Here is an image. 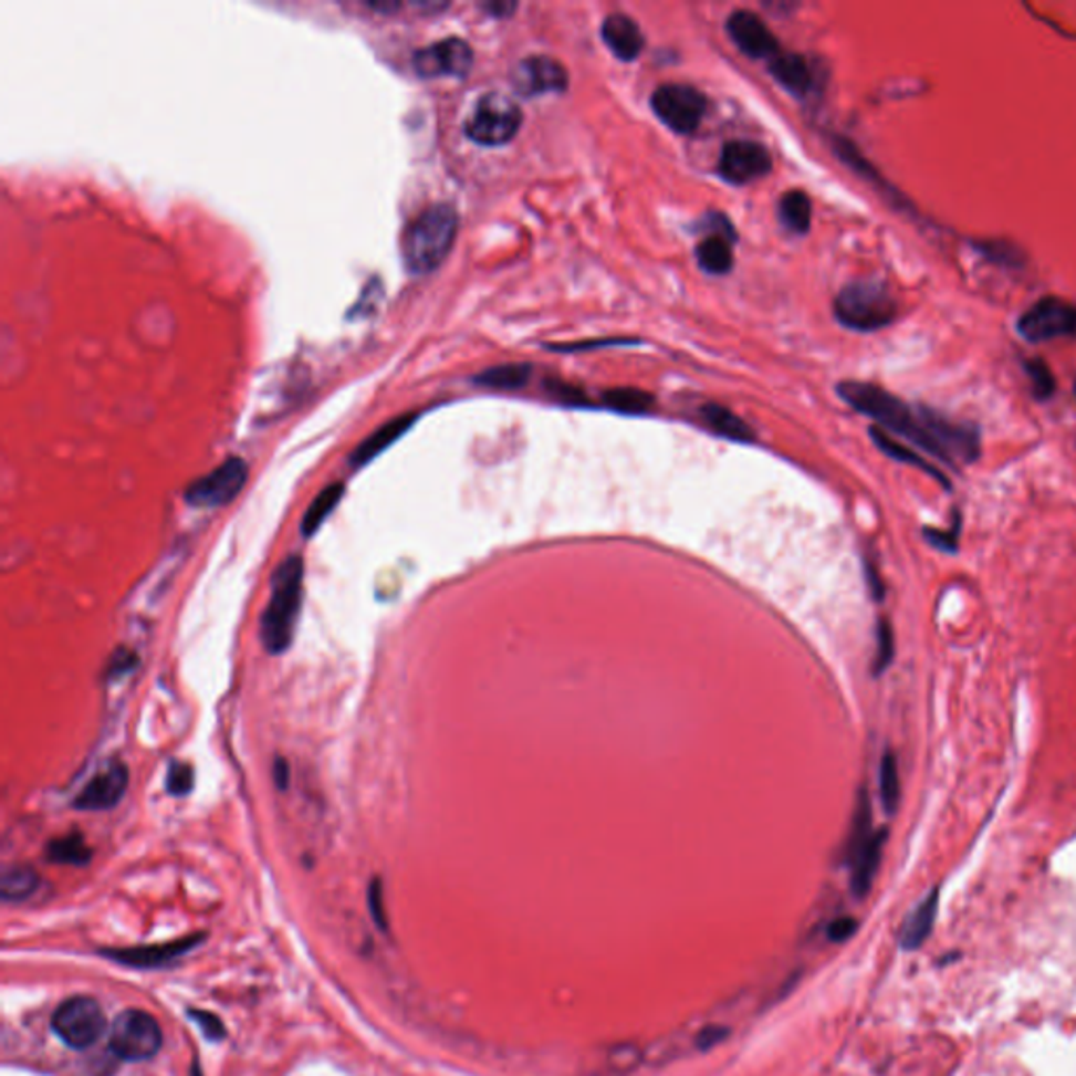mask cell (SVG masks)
<instances>
[{
  "instance_id": "6da1fadb",
  "label": "cell",
  "mask_w": 1076,
  "mask_h": 1076,
  "mask_svg": "<svg viewBox=\"0 0 1076 1076\" xmlns=\"http://www.w3.org/2000/svg\"><path fill=\"white\" fill-rule=\"evenodd\" d=\"M837 394L854 410L879 422L889 436L905 438L944 464H970L980 457V431L971 422L952 421L931 408L912 406L884 387L863 380L839 383Z\"/></svg>"
},
{
  "instance_id": "7a4b0ae2",
  "label": "cell",
  "mask_w": 1076,
  "mask_h": 1076,
  "mask_svg": "<svg viewBox=\"0 0 1076 1076\" xmlns=\"http://www.w3.org/2000/svg\"><path fill=\"white\" fill-rule=\"evenodd\" d=\"M459 232V212L452 205H431L419 212L401 238L404 263L412 274L438 270Z\"/></svg>"
},
{
  "instance_id": "3957f363",
  "label": "cell",
  "mask_w": 1076,
  "mask_h": 1076,
  "mask_svg": "<svg viewBox=\"0 0 1076 1076\" xmlns=\"http://www.w3.org/2000/svg\"><path fill=\"white\" fill-rule=\"evenodd\" d=\"M305 566L299 555L284 560L272 576L268 608L261 616V641L270 655H284L295 639Z\"/></svg>"
},
{
  "instance_id": "277c9868",
  "label": "cell",
  "mask_w": 1076,
  "mask_h": 1076,
  "mask_svg": "<svg viewBox=\"0 0 1076 1076\" xmlns=\"http://www.w3.org/2000/svg\"><path fill=\"white\" fill-rule=\"evenodd\" d=\"M835 317L856 333H875L896 322L898 301L884 282L858 280L847 284L833 303Z\"/></svg>"
},
{
  "instance_id": "5b68a950",
  "label": "cell",
  "mask_w": 1076,
  "mask_h": 1076,
  "mask_svg": "<svg viewBox=\"0 0 1076 1076\" xmlns=\"http://www.w3.org/2000/svg\"><path fill=\"white\" fill-rule=\"evenodd\" d=\"M522 107L503 93H488L478 100L464 123V133L480 146H505L522 127Z\"/></svg>"
},
{
  "instance_id": "8992f818",
  "label": "cell",
  "mask_w": 1076,
  "mask_h": 1076,
  "mask_svg": "<svg viewBox=\"0 0 1076 1076\" xmlns=\"http://www.w3.org/2000/svg\"><path fill=\"white\" fill-rule=\"evenodd\" d=\"M51 1028L67 1047L86 1049L102 1038L106 1031V1015L95 999L72 996L53 1013Z\"/></svg>"
},
{
  "instance_id": "52a82bcc",
  "label": "cell",
  "mask_w": 1076,
  "mask_h": 1076,
  "mask_svg": "<svg viewBox=\"0 0 1076 1076\" xmlns=\"http://www.w3.org/2000/svg\"><path fill=\"white\" fill-rule=\"evenodd\" d=\"M1015 328L1028 343L1076 337V305L1059 296H1043L1017 317Z\"/></svg>"
},
{
  "instance_id": "ba28073f",
  "label": "cell",
  "mask_w": 1076,
  "mask_h": 1076,
  "mask_svg": "<svg viewBox=\"0 0 1076 1076\" xmlns=\"http://www.w3.org/2000/svg\"><path fill=\"white\" fill-rule=\"evenodd\" d=\"M109 1047L125 1062H146L160 1052L163 1031L148 1013L128 1010L112 1024Z\"/></svg>"
},
{
  "instance_id": "9c48e42d",
  "label": "cell",
  "mask_w": 1076,
  "mask_h": 1076,
  "mask_svg": "<svg viewBox=\"0 0 1076 1076\" xmlns=\"http://www.w3.org/2000/svg\"><path fill=\"white\" fill-rule=\"evenodd\" d=\"M249 478V464L240 457H230L226 463L212 469L211 473L191 482L184 497L188 505L198 509H215V506L230 505L233 499L242 492Z\"/></svg>"
},
{
  "instance_id": "30bf717a",
  "label": "cell",
  "mask_w": 1076,
  "mask_h": 1076,
  "mask_svg": "<svg viewBox=\"0 0 1076 1076\" xmlns=\"http://www.w3.org/2000/svg\"><path fill=\"white\" fill-rule=\"evenodd\" d=\"M652 109L673 133L690 135L704 118L707 97L694 86L662 85L652 95Z\"/></svg>"
},
{
  "instance_id": "8fae6325",
  "label": "cell",
  "mask_w": 1076,
  "mask_h": 1076,
  "mask_svg": "<svg viewBox=\"0 0 1076 1076\" xmlns=\"http://www.w3.org/2000/svg\"><path fill=\"white\" fill-rule=\"evenodd\" d=\"M415 72L422 79H438V76H467L473 65V49L463 39H443L438 43L427 44L419 49L412 58Z\"/></svg>"
},
{
  "instance_id": "7c38bea8",
  "label": "cell",
  "mask_w": 1076,
  "mask_h": 1076,
  "mask_svg": "<svg viewBox=\"0 0 1076 1076\" xmlns=\"http://www.w3.org/2000/svg\"><path fill=\"white\" fill-rule=\"evenodd\" d=\"M772 154L758 142L737 139L725 144L719 158V175L734 186H746L770 175L772 170Z\"/></svg>"
},
{
  "instance_id": "4fadbf2b",
  "label": "cell",
  "mask_w": 1076,
  "mask_h": 1076,
  "mask_svg": "<svg viewBox=\"0 0 1076 1076\" xmlns=\"http://www.w3.org/2000/svg\"><path fill=\"white\" fill-rule=\"evenodd\" d=\"M128 788V767L121 761L104 765L83 791L74 797V807L83 812H106L116 807Z\"/></svg>"
},
{
  "instance_id": "5bb4252c",
  "label": "cell",
  "mask_w": 1076,
  "mask_h": 1076,
  "mask_svg": "<svg viewBox=\"0 0 1076 1076\" xmlns=\"http://www.w3.org/2000/svg\"><path fill=\"white\" fill-rule=\"evenodd\" d=\"M513 86L524 97L562 93L568 88V72L550 55H532L515 65Z\"/></svg>"
},
{
  "instance_id": "9a60e30c",
  "label": "cell",
  "mask_w": 1076,
  "mask_h": 1076,
  "mask_svg": "<svg viewBox=\"0 0 1076 1076\" xmlns=\"http://www.w3.org/2000/svg\"><path fill=\"white\" fill-rule=\"evenodd\" d=\"M728 34L732 39V43L739 46L740 51L753 60H763V58H776L781 53V44H779V39L772 34V30L763 23L760 15L751 13V11H734L730 18H728Z\"/></svg>"
},
{
  "instance_id": "2e32d148",
  "label": "cell",
  "mask_w": 1076,
  "mask_h": 1076,
  "mask_svg": "<svg viewBox=\"0 0 1076 1076\" xmlns=\"http://www.w3.org/2000/svg\"><path fill=\"white\" fill-rule=\"evenodd\" d=\"M602 39L620 62H634L646 46L641 28L629 15L623 13H614L604 20Z\"/></svg>"
},
{
  "instance_id": "e0dca14e",
  "label": "cell",
  "mask_w": 1076,
  "mask_h": 1076,
  "mask_svg": "<svg viewBox=\"0 0 1076 1076\" xmlns=\"http://www.w3.org/2000/svg\"><path fill=\"white\" fill-rule=\"evenodd\" d=\"M770 72L795 97L809 95L818 85V70H814V64L797 53H779L772 58Z\"/></svg>"
},
{
  "instance_id": "ac0fdd59",
  "label": "cell",
  "mask_w": 1076,
  "mask_h": 1076,
  "mask_svg": "<svg viewBox=\"0 0 1076 1076\" xmlns=\"http://www.w3.org/2000/svg\"><path fill=\"white\" fill-rule=\"evenodd\" d=\"M886 830L873 833L865 844L849 854L852 860V889L856 896H866L873 886V879L877 875V868L881 865V854L886 845Z\"/></svg>"
},
{
  "instance_id": "d6986e66",
  "label": "cell",
  "mask_w": 1076,
  "mask_h": 1076,
  "mask_svg": "<svg viewBox=\"0 0 1076 1076\" xmlns=\"http://www.w3.org/2000/svg\"><path fill=\"white\" fill-rule=\"evenodd\" d=\"M870 438H873V442L877 443V448H879L881 452H886L889 459L900 461V463L910 464V467H917V469H921L923 473L931 476V478H933L938 484H942L944 488H950L949 478L944 476V471H940L936 464H931L929 461H926V459H923L921 455H917L912 448H908V446H905V443L898 442L894 436H889V433L884 431L881 427H873V429H870Z\"/></svg>"
},
{
  "instance_id": "ffe728a7",
  "label": "cell",
  "mask_w": 1076,
  "mask_h": 1076,
  "mask_svg": "<svg viewBox=\"0 0 1076 1076\" xmlns=\"http://www.w3.org/2000/svg\"><path fill=\"white\" fill-rule=\"evenodd\" d=\"M412 422H415V415H406V417H398V419L383 425L373 436H368L364 442L359 443L356 452L352 455L349 463L354 467L370 463L375 457H379L385 448H389L391 443L396 442L401 433H406Z\"/></svg>"
},
{
  "instance_id": "44dd1931",
  "label": "cell",
  "mask_w": 1076,
  "mask_h": 1076,
  "mask_svg": "<svg viewBox=\"0 0 1076 1076\" xmlns=\"http://www.w3.org/2000/svg\"><path fill=\"white\" fill-rule=\"evenodd\" d=\"M697 261L707 274H728L734 265L732 240L719 233H709L697 247Z\"/></svg>"
},
{
  "instance_id": "7402d4cb",
  "label": "cell",
  "mask_w": 1076,
  "mask_h": 1076,
  "mask_svg": "<svg viewBox=\"0 0 1076 1076\" xmlns=\"http://www.w3.org/2000/svg\"><path fill=\"white\" fill-rule=\"evenodd\" d=\"M700 412H702L704 422L718 436H723V438L734 440V442H753L755 440L753 429L746 422L742 421L739 415H734L732 410H728L725 406H721V404H707Z\"/></svg>"
},
{
  "instance_id": "603a6c76",
  "label": "cell",
  "mask_w": 1076,
  "mask_h": 1076,
  "mask_svg": "<svg viewBox=\"0 0 1076 1076\" xmlns=\"http://www.w3.org/2000/svg\"><path fill=\"white\" fill-rule=\"evenodd\" d=\"M781 221L795 233H805L812 226V200L802 190L786 191L779 202Z\"/></svg>"
},
{
  "instance_id": "cb8c5ba5",
  "label": "cell",
  "mask_w": 1076,
  "mask_h": 1076,
  "mask_svg": "<svg viewBox=\"0 0 1076 1076\" xmlns=\"http://www.w3.org/2000/svg\"><path fill=\"white\" fill-rule=\"evenodd\" d=\"M936 912H938V889H933L928 898L917 907V910L908 917L907 926L902 931V947L905 949H917L926 940L929 929L933 926Z\"/></svg>"
},
{
  "instance_id": "d4e9b609",
  "label": "cell",
  "mask_w": 1076,
  "mask_h": 1076,
  "mask_svg": "<svg viewBox=\"0 0 1076 1076\" xmlns=\"http://www.w3.org/2000/svg\"><path fill=\"white\" fill-rule=\"evenodd\" d=\"M343 492H345V485L331 484L317 494L314 503L307 506V513L303 515V522H301V534L303 536L310 539V536L316 534L320 526L326 522V518L333 513V509L341 503Z\"/></svg>"
},
{
  "instance_id": "484cf974",
  "label": "cell",
  "mask_w": 1076,
  "mask_h": 1076,
  "mask_svg": "<svg viewBox=\"0 0 1076 1076\" xmlns=\"http://www.w3.org/2000/svg\"><path fill=\"white\" fill-rule=\"evenodd\" d=\"M39 887V875L30 866L4 868L0 879V896L4 902H20L32 896Z\"/></svg>"
},
{
  "instance_id": "4316f807",
  "label": "cell",
  "mask_w": 1076,
  "mask_h": 1076,
  "mask_svg": "<svg viewBox=\"0 0 1076 1076\" xmlns=\"http://www.w3.org/2000/svg\"><path fill=\"white\" fill-rule=\"evenodd\" d=\"M532 375L530 364H501L494 368H488L482 375L476 377V383L490 389H522Z\"/></svg>"
},
{
  "instance_id": "83f0119b",
  "label": "cell",
  "mask_w": 1076,
  "mask_h": 1076,
  "mask_svg": "<svg viewBox=\"0 0 1076 1076\" xmlns=\"http://www.w3.org/2000/svg\"><path fill=\"white\" fill-rule=\"evenodd\" d=\"M900 770L898 760L891 751H887L879 763V800L887 816H894L900 805Z\"/></svg>"
},
{
  "instance_id": "f1b7e54d",
  "label": "cell",
  "mask_w": 1076,
  "mask_h": 1076,
  "mask_svg": "<svg viewBox=\"0 0 1076 1076\" xmlns=\"http://www.w3.org/2000/svg\"><path fill=\"white\" fill-rule=\"evenodd\" d=\"M46 858L55 865L85 866L91 860V847L81 835H65L46 845Z\"/></svg>"
},
{
  "instance_id": "f546056e",
  "label": "cell",
  "mask_w": 1076,
  "mask_h": 1076,
  "mask_svg": "<svg viewBox=\"0 0 1076 1076\" xmlns=\"http://www.w3.org/2000/svg\"><path fill=\"white\" fill-rule=\"evenodd\" d=\"M604 401L618 410V412H629V415H639V412H646L648 408H652L655 404V398L641 389H610L604 394Z\"/></svg>"
},
{
  "instance_id": "4dcf8cb0",
  "label": "cell",
  "mask_w": 1076,
  "mask_h": 1076,
  "mask_svg": "<svg viewBox=\"0 0 1076 1076\" xmlns=\"http://www.w3.org/2000/svg\"><path fill=\"white\" fill-rule=\"evenodd\" d=\"M894 655H896L894 629H891L889 620L881 618L877 623V652H875V658H873V671H875V676L886 673L889 665L894 662Z\"/></svg>"
},
{
  "instance_id": "1f68e13d",
  "label": "cell",
  "mask_w": 1076,
  "mask_h": 1076,
  "mask_svg": "<svg viewBox=\"0 0 1076 1076\" xmlns=\"http://www.w3.org/2000/svg\"><path fill=\"white\" fill-rule=\"evenodd\" d=\"M1024 370L1031 379L1034 398L1036 400H1049L1055 394V379L1049 366L1043 359H1031V362L1024 364Z\"/></svg>"
},
{
  "instance_id": "d6a6232c",
  "label": "cell",
  "mask_w": 1076,
  "mask_h": 1076,
  "mask_svg": "<svg viewBox=\"0 0 1076 1076\" xmlns=\"http://www.w3.org/2000/svg\"><path fill=\"white\" fill-rule=\"evenodd\" d=\"M194 788V770L188 763L175 761L170 763L169 774H167V791L173 797H186Z\"/></svg>"
},
{
  "instance_id": "836d02e7",
  "label": "cell",
  "mask_w": 1076,
  "mask_h": 1076,
  "mask_svg": "<svg viewBox=\"0 0 1076 1076\" xmlns=\"http://www.w3.org/2000/svg\"><path fill=\"white\" fill-rule=\"evenodd\" d=\"M923 536L928 539L929 545L933 550L944 551V553H954L957 547H959V524L954 522V526L950 530H938V527H926L923 530Z\"/></svg>"
},
{
  "instance_id": "e575fe53",
  "label": "cell",
  "mask_w": 1076,
  "mask_h": 1076,
  "mask_svg": "<svg viewBox=\"0 0 1076 1076\" xmlns=\"http://www.w3.org/2000/svg\"><path fill=\"white\" fill-rule=\"evenodd\" d=\"M137 667V656L133 655L127 648H118L107 667V677H123L128 671Z\"/></svg>"
},
{
  "instance_id": "d590c367",
  "label": "cell",
  "mask_w": 1076,
  "mask_h": 1076,
  "mask_svg": "<svg viewBox=\"0 0 1076 1076\" xmlns=\"http://www.w3.org/2000/svg\"><path fill=\"white\" fill-rule=\"evenodd\" d=\"M191 1017L200 1024V1031H205L209 1038H221L223 1036V1024L212 1013L191 1012Z\"/></svg>"
},
{
  "instance_id": "8d00e7d4",
  "label": "cell",
  "mask_w": 1076,
  "mask_h": 1076,
  "mask_svg": "<svg viewBox=\"0 0 1076 1076\" xmlns=\"http://www.w3.org/2000/svg\"><path fill=\"white\" fill-rule=\"evenodd\" d=\"M856 928H858V923L852 917H842V919H837V921L830 923L828 938L835 940V942H844L849 936H854Z\"/></svg>"
},
{
  "instance_id": "74e56055",
  "label": "cell",
  "mask_w": 1076,
  "mask_h": 1076,
  "mask_svg": "<svg viewBox=\"0 0 1076 1076\" xmlns=\"http://www.w3.org/2000/svg\"><path fill=\"white\" fill-rule=\"evenodd\" d=\"M368 905H370V912L377 919V923H379L380 928H385V919H383V894H380L379 879H375L373 886L368 887Z\"/></svg>"
},
{
  "instance_id": "f35d334b",
  "label": "cell",
  "mask_w": 1076,
  "mask_h": 1076,
  "mask_svg": "<svg viewBox=\"0 0 1076 1076\" xmlns=\"http://www.w3.org/2000/svg\"><path fill=\"white\" fill-rule=\"evenodd\" d=\"M866 578H868V589H870L873 599L881 602V599H884V595H886V587H884V583H881L879 572H877V568L873 566V562H866Z\"/></svg>"
},
{
  "instance_id": "ab89813d",
  "label": "cell",
  "mask_w": 1076,
  "mask_h": 1076,
  "mask_svg": "<svg viewBox=\"0 0 1076 1076\" xmlns=\"http://www.w3.org/2000/svg\"><path fill=\"white\" fill-rule=\"evenodd\" d=\"M728 1036V1028H719V1026H709L704 1028L700 1036H698V1045L700 1047H711V1045H718L721 1038Z\"/></svg>"
},
{
  "instance_id": "60d3db41",
  "label": "cell",
  "mask_w": 1076,
  "mask_h": 1076,
  "mask_svg": "<svg viewBox=\"0 0 1076 1076\" xmlns=\"http://www.w3.org/2000/svg\"><path fill=\"white\" fill-rule=\"evenodd\" d=\"M289 781H291V767H289V761L278 758L274 761V782L278 788H286L289 786Z\"/></svg>"
},
{
  "instance_id": "b9f144b4",
  "label": "cell",
  "mask_w": 1076,
  "mask_h": 1076,
  "mask_svg": "<svg viewBox=\"0 0 1076 1076\" xmlns=\"http://www.w3.org/2000/svg\"><path fill=\"white\" fill-rule=\"evenodd\" d=\"M631 341H593V343H576V345H551L553 349H585V347H602V345H629Z\"/></svg>"
},
{
  "instance_id": "7bdbcfd3",
  "label": "cell",
  "mask_w": 1076,
  "mask_h": 1076,
  "mask_svg": "<svg viewBox=\"0 0 1076 1076\" xmlns=\"http://www.w3.org/2000/svg\"><path fill=\"white\" fill-rule=\"evenodd\" d=\"M484 9L497 18H506L518 9V4L515 2H490V4H484Z\"/></svg>"
},
{
  "instance_id": "ee69618b",
  "label": "cell",
  "mask_w": 1076,
  "mask_h": 1076,
  "mask_svg": "<svg viewBox=\"0 0 1076 1076\" xmlns=\"http://www.w3.org/2000/svg\"><path fill=\"white\" fill-rule=\"evenodd\" d=\"M1075 396H1076V380H1075Z\"/></svg>"
}]
</instances>
